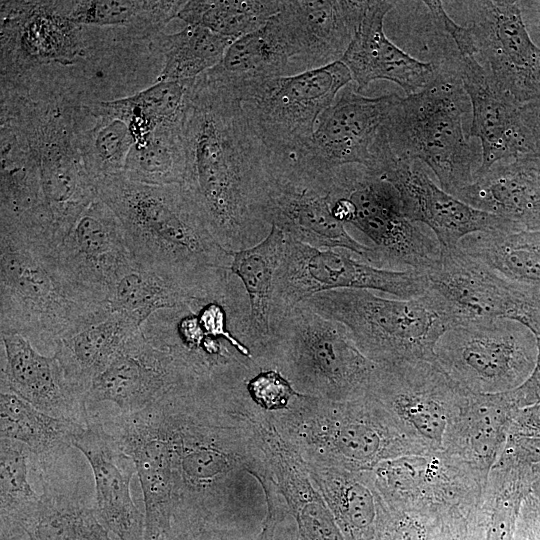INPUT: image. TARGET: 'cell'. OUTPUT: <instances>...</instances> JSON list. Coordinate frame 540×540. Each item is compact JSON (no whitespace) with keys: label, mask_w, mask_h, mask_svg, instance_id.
Returning <instances> with one entry per match:
<instances>
[{"label":"cell","mask_w":540,"mask_h":540,"mask_svg":"<svg viewBox=\"0 0 540 540\" xmlns=\"http://www.w3.org/2000/svg\"><path fill=\"white\" fill-rule=\"evenodd\" d=\"M377 365L343 324L300 303L271 325L262 369L277 370L300 394L347 401L367 395Z\"/></svg>","instance_id":"cell-6"},{"label":"cell","mask_w":540,"mask_h":540,"mask_svg":"<svg viewBox=\"0 0 540 540\" xmlns=\"http://www.w3.org/2000/svg\"><path fill=\"white\" fill-rule=\"evenodd\" d=\"M98 36V28L70 20L58 0H1L0 79L79 68Z\"/></svg>","instance_id":"cell-17"},{"label":"cell","mask_w":540,"mask_h":540,"mask_svg":"<svg viewBox=\"0 0 540 540\" xmlns=\"http://www.w3.org/2000/svg\"><path fill=\"white\" fill-rule=\"evenodd\" d=\"M96 188L121 221L141 267L196 294L229 271L230 252L214 239L183 186L146 185L119 174L98 180Z\"/></svg>","instance_id":"cell-3"},{"label":"cell","mask_w":540,"mask_h":540,"mask_svg":"<svg viewBox=\"0 0 540 540\" xmlns=\"http://www.w3.org/2000/svg\"><path fill=\"white\" fill-rule=\"evenodd\" d=\"M73 22L89 27L120 29L152 40L184 5L182 0H58Z\"/></svg>","instance_id":"cell-40"},{"label":"cell","mask_w":540,"mask_h":540,"mask_svg":"<svg viewBox=\"0 0 540 540\" xmlns=\"http://www.w3.org/2000/svg\"><path fill=\"white\" fill-rule=\"evenodd\" d=\"M255 540H301L294 518L281 494L268 498L266 516Z\"/></svg>","instance_id":"cell-52"},{"label":"cell","mask_w":540,"mask_h":540,"mask_svg":"<svg viewBox=\"0 0 540 540\" xmlns=\"http://www.w3.org/2000/svg\"><path fill=\"white\" fill-rule=\"evenodd\" d=\"M75 421L54 417L15 393L0 392V436L24 444L37 460L63 457L85 428Z\"/></svg>","instance_id":"cell-41"},{"label":"cell","mask_w":540,"mask_h":540,"mask_svg":"<svg viewBox=\"0 0 540 540\" xmlns=\"http://www.w3.org/2000/svg\"><path fill=\"white\" fill-rule=\"evenodd\" d=\"M58 257L76 287L107 305L112 283L134 261L121 221L99 196L59 245Z\"/></svg>","instance_id":"cell-26"},{"label":"cell","mask_w":540,"mask_h":540,"mask_svg":"<svg viewBox=\"0 0 540 540\" xmlns=\"http://www.w3.org/2000/svg\"><path fill=\"white\" fill-rule=\"evenodd\" d=\"M59 459L31 460L42 486L39 501L23 512L0 516V540H118L101 524L78 483L60 481Z\"/></svg>","instance_id":"cell-27"},{"label":"cell","mask_w":540,"mask_h":540,"mask_svg":"<svg viewBox=\"0 0 540 540\" xmlns=\"http://www.w3.org/2000/svg\"><path fill=\"white\" fill-rule=\"evenodd\" d=\"M245 384L252 401L268 412L286 409L300 394L281 373L274 369L256 371Z\"/></svg>","instance_id":"cell-51"},{"label":"cell","mask_w":540,"mask_h":540,"mask_svg":"<svg viewBox=\"0 0 540 540\" xmlns=\"http://www.w3.org/2000/svg\"><path fill=\"white\" fill-rule=\"evenodd\" d=\"M31 451L8 438L0 440V516L20 513L34 506L37 494L28 478Z\"/></svg>","instance_id":"cell-48"},{"label":"cell","mask_w":540,"mask_h":540,"mask_svg":"<svg viewBox=\"0 0 540 540\" xmlns=\"http://www.w3.org/2000/svg\"><path fill=\"white\" fill-rule=\"evenodd\" d=\"M368 1L286 0L272 20L291 58L293 74L340 61Z\"/></svg>","instance_id":"cell-25"},{"label":"cell","mask_w":540,"mask_h":540,"mask_svg":"<svg viewBox=\"0 0 540 540\" xmlns=\"http://www.w3.org/2000/svg\"><path fill=\"white\" fill-rule=\"evenodd\" d=\"M1 346V390L54 417L88 424L85 398L70 384L54 355L41 353L16 333H1Z\"/></svg>","instance_id":"cell-30"},{"label":"cell","mask_w":540,"mask_h":540,"mask_svg":"<svg viewBox=\"0 0 540 540\" xmlns=\"http://www.w3.org/2000/svg\"><path fill=\"white\" fill-rule=\"evenodd\" d=\"M438 515L428 511L390 507L374 540H429Z\"/></svg>","instance_id":"cell-50"},{"label":"cell","mask_w":540,"mask_h":540,"mask_svg":"<svg viewBox=\"0 0 540 540\" xmlns=\"http://www.w3.org/2000/svg\"><path fill=\"white\" fill-rule=\"evenodd\" d=\"M424 274L426 293L453 327L474 320L504 318L540 335V284L509 279L459 246L441 247L437 264Z\"/></svg>","instance_id":"cell-14"},{"label":"cell","mask_w":540,"mask_h":540,"mask_svg":"<svg viewBox=\"0 0 540 540\" xmlns=\"http://www.w3.org/2000/svg\"><path fill=\"white\" fill-rule=\"evenodd\" d=\"M427 285L424 273L380 268L355 259L345 249H320L286 237L275 276L270 327L284 313L321 292L363 289L413 299L425 294Z\"/></svg>","instance_id":"cell-15"},{"label":"cell","mask_w":540,"mask_h":540,"mask_svg":"<svg viewBox=\"0 0 540 540\" xmlns=\"http://www.w3.org/2000/svg\"><path fill=\"white\" fill-rule=\"evenodd\" d=\"M123 175L146 185L182 186L186 176L182 125L159 127L145 141L134 143Z\"/></svg>","instance_id":"cell-46"},{"label":"cell","mask_w":540,"mask_h":540,"mask_svg":"<svg viewBox=\"0 0 540 540\" xmlns=\"http://www.w3.org/2000/svg\"><path fill=\"white\" fill-rule=\"evenodd\" d=\"M135 465L144 501V540H179L174 530L171 450L161 401L131 414L91 418Z\"/></svg>","instance_id":"cell-21"},{"label":"cell","mask_w":540,"mask_h":540,"mask_svg":"<svg viewBox=\"0 0 540 540\" xmlns=\"http://www.w3.org/2000/svg\"><path fill=\"white\" fill-rule=\"evenodd\" d=\"M195 296L199 295L141 267L134 259L112 283L108 304L111 313L141 328L154 313L181 306Z\"/></svg>","instance_id":"cell-42"},{"label":"cell","mask_w":540,"mask_h":540,"mask_svg":"<svg viewBox=\"0 0 540 540\" xmlns=\"http://www.w3.org/2000/svg\"><path fill=\"white\" fill-rule=\"evenodd\" d=\"M513 540H540V499L532 492L521 504Z\"/></svg>","instance_id":"cell-53"},{"label":"cell","mask_w":540,"mask_h":540,"mask_svg":"<svg viewBox=\"0 0 540 540\" xmlns=\"http://www.w3.org/2000/svg\"><path fill=\"white\" fill-rule=\"evenodd\" d=\"M111 313L66 276L53 243L0 230V332L28 339L41 353Z\"/></svg>","instance_id":"cell-4"},{"label":"cell","mask_w":540,"mask_h":540,"mask_svg":"<svg viewBox=\"0 0 540 540\" xmlns=\"http://www.w3.org/2000/svg\"><path fill=\"white\" fill-rule=\"evenodd\" d=\"M337 183L341 197L336 215L371 241L377 267L425 273L437 264L441 254L438 240L407 217L389 182L362 166L350 165L338 170Z\"/></svg>","instance_id":"cell-12"},{"label":"cell","mask_w":540,"mask_h":540,"mask_svg":"<svg viewBox=\"0 0 540 540\" xmlns=\"http://www.w3.org/2000/svg\"><path fill=\"white\" fill-rule=\"evenodd\" d=\"M293 75L288 49L272 18L260 29L237 38L222 60L201 77L240 102L258 84Z\"/></svg>","instance_id":"cell-36"},{"label":"cell","mask_w":540,"mask_h":540,"mask_svg":"<svg viewBox=\"0 0 540 540\" xmlns=\"http://www.w3.org/2000/svg\"><path fill=\"white\" fill-rule=\"evenodd\" d=\"M0 162V230L55 244L44 209L38 161L18 104L5 91H0Z\"/></svg>","instance_id":"cell-23"},{"label":"cell","mask_w":540,"mask_h":540,"mask_svg":"<svg viewBox=\"0 0 540 540\" xmlns=\"http://www.w3.org/2000/svg\"><path fill=\"white\" fill-rule=\"evenodd\" d=\"M457 65V74L472 111L467 137L479 139L482 149L475 175L498 162L535 154L521 118L520 105L498 88L473 54L458 53Z\"/></svg>","instance_id":"cell-28"},{"label":"cell","mask_w":540,"mask_h":540,"mask_svg":"<svg viewBox=\"0 0 540 540\" xmlns=\"http://www.w3.org/2000/svg\"><path fill=\"white\" fill-rule=\"evenodd\" d=\"M263 448L277 486L301 540H347L312 481L307 466L272 421L259 426Z\"/></svg>","instance_id":"cell-33"},{"label":"cell","mask_w":540,"mask_h":540,"mask_svg":"<svg viewBox=\"0 0 540 540\" xmlns=\"http://www.w3.org/2000/svg\"><path fill=\"white\" fill-rule=\"evenodd\" d=\"M435 362L461 388L474 394L517 389L537 360L536 336L504 318L469 321L448 329L434 348Z\"/></svg>","instance_id":"cell-11"},{"label":"cell","mask_w":540,"mask_h":540,"mask_svg":"<svg viewBox=\"0 0 540 540\" xmlns=\"http://www.w3.org/2000/svg\"><path fill=\"white\" fill-rule=\"evenodd\" d=\"M351 82L349 69L337 61L260 83L241 103L270 155L290 160L306 148L320 115Z\"/></svg>","instance_id":"cell-13"},{"label":"cell","mask_w":540,"mask_h":540,"mask_svg":"<svg viewBox=\"0 0 540 540\" xmlns=\"http://www.w3.org/2000/svg\"><path fill=\"white\" fill-rule=\"evenodd\" d=\"M80 103L70 94L46 91L30 96L23 113L38 161L48 225L57 246L98 197L76 140L75 115Z\"/></svg>","instance_id":"cell-9"},{"label":"cell","mask_w":540,"mask_h":540,"mask_svg":"<svg viewBox=\"0 0 540 540\" xmlns=\"http://www.w3.org/2000/svg\"><path fill=\"white\" fill-rule=\"evenodd\" d=\"M532 493L540 499V462L533 468Z\"/></svg>","instance_id":"cell-56"},{"label":"cell","mask_w":540,"mask_h":540,"mask_svg":"<svg viewBox=\"0 0 540 540\" xmlns=\"http://www.w3.org/2000/svg\"><path fill=\"white\" fill-rule=\"evenodd\" d=\"M468 97L455 72L438 70L421 91L395 98L386 127L394 154L427 165L453 196L475 178L477 157L463 129Z\"/></svg>","instance_id":"cell-7"},{"label":"cell","mask_w":540,"mask_h":540,"mask_svg":"<svg viewBox=\"0 0 540 540\" xmlns=\"http://www.w3.org/2000/svg\"><path fill=\"white\" fill-rule=\"evenodd\" d=\"M194 79L155 82L128 96L86 102L94 113L124 121L134 143L145 141L157 128L182 125Z\"/></svg>","instance_id":"cell-39"},{"label":"cell","mask_w":540,"mask_h":540,"mask_svg":"<svg viewBox=\"0 0 540 540\" xmlns=\"http://www.w3.org/2000/svg\"><path fill=\"white\" fill-rule=\"evenodd\" d=\"M394 98L367 97L346 86L320 115L306 148L291 160L311 172L358 165L379 176L395 155L386 127Z\"/></svg>","instance_id":"cell-18"},{"label":"cell","mask_w":540,"mask_h":540,"mask_svg":"<svg viewBox=\"0 0 540 540\" xmlns=\"http://www.w3.org/2000/svg\"><path fill=\"white\" fill-rule=\"evenodd\" d=\"M468 255L524 283L540 284V232L493 231L471 234L458 245Z\"/></svg>","instance_id":"cell-44"},{"label":"cell","mask_w":540,"mask_h":540,"mask_svg":"<svg viewBox=\"0 0 540 540\" xmlns=\"http://www.w3.org/2000/svg\"><path fill=\"white\" fill-rule=\"evenodd\" d=\"M520 114L530 134L535 154L540 157V99L521 105Z\"/></svg>","instance_id":"cell-55"},{"label":"cell","mask_w":540,"mask_h":540,"mask_svg":"<svg viewBox=\"0 0 540 540\" xmlns=\"http://www.w3.org/2000/svg\"><path fill=\"white\" fill-rule=\"evenodd\" d=\"M471 23L460 26L441 1H423L440 22L458 53L473 54L498 88L518 105L540 99V48L532 41L516 1L464 2Z\"/></svg>","instance_id":"cell-10"},{"label":"cell","mask_w":540,"mask_h":540,"mask_svg":"<svg viewBox=\"0 0 540 540\" xmlns=\"http://www.w3.org/2000/svg\"><path fill=\"white\" fill-rule=\"evenodd\" d=\"M343 324L359 350L377 364L435 361L434 348L452 323L433 299H388L363 289L321 292L301 302Z\"/></svg>","instance_id":"cell-8"},{"label":"cell","mask_w":540,"mask_h":540,"mask_svg":"<svg viewBox=\"0 0 540 540\" xmlns=\"http://www.w3.org/2000/svg\"><path fill=\"white\" fill-rule=\"evenodd\" d=\"M337 170L311 172L291 160L270 156L261 218L286 237L320 249H345L376 266L372 247L354 239L333 215Z\"/></svg>","instance_id":"cell-16"},{"label":"cell","mask_w":540,"mask_h":540,"mask_svg":"<svg viewBox=\"0 0 540 540\" xmlns=\"http://www.w3.org/2000/svg\"><path fill=\"white\" fill-rule=\"evenodd\" d=\"M456 197L519 230L540 232V157L530 154L498 162L475 175Z\"/></svg>","instance_id":"cell-32"},{"label":"cell","mask_w":540,"mask_h":540,"mask_svg":"<svg viewBox=\"0 0 540 540\" xmlns=\"http://www.w3.org/2000/svg\"><path fill=\"white\" fill-rule=\"evenodd\" d=\"M248 401L245 382L213 378L161 400L179 540H217L240 514L267 511L276 480Z\"/></svg>","instance_id":"cell-1"},{"label":"cell","mask_w":540,"mask_h":540,"mask_svg":"<svg viewBox=\"0 0 540 540\" xmlns=\"http://www.w3.org/2000/svg\"><path fill=\"white\" fill-rule=\"evenodd\" d=\"M269 414L283 438L311 464L365 471L429 451L369 395L330 401L299 394L286 409Z\"/></svg>","instance_id":"cell-5"},{"label":"cell","mask_w":540,"mask_h":540,"mask_svg":"<svg viewBox=\"0 0 540 540\" xmlns=\"http://www.w3.org/2000/svg\"><path fill=\"white\" fill-rule=\"evenodd\" d=\"M305 464L347 540H374L390 507L378 488L373 470Z\"/></svg>","instance_id":"cell-35"},{"label":"cell","mask_w":540,"mask_h":540,"mask_svg":"<svg viewBox=\"0 0 540 540\" xmlns=\"http://www.w3.org/2000/svg\"><path fill=\"white\" fill-rule=\"evenodd\" d=\"M281 7L277 0H194L185 1L177 18L237 39L263 27Z\"/></svg>","instance_id":"cell-47"},{"label":"cell","mask_w":540,"mask_h":540,"mask_svg":"<svg viewBox=\"0 0 540 540\" xmlns=\"http://www.w3.org/2000/svg\"><path fill=\"white\" fill-rule=\"evenodd\" d=\"M182 185L225 250L255 246L269 233L260 206L270 153L250 127L242 103L226 90L193 81L182 122Z\"/></svg>","instance_id":"cell-2"},{"label":"cell","mask_w":540,"mask_h":540,"mask_svg":"<svg viewBox=\"0 0 540 540\" xmlns=\"http://www.w3.org/2000/svg\"><path fill=\"white\" fill-rule=\"evenodd\" d=\"M397 1H368L359 27L341 58L358 92L376 80L400 86L406 95L424 89L436 77L433 63L422 62L399 48L385 34L384 20Z\"/></svg>","instance_id":"cell-31"},{"label":"cell","mask_w":540,"mask_h":540,"mask_svg":"<svg viewBox=\"0 0 540 540\" xmlns=\"http://www.w3.org/2000/svg\"><path fill=\"white\" fill-rule=\"evenodd\" d=\"M519 409L513 390L500 394L469 392L448 428L443 451L487 479Z\"/></svg>","instance_id":"cell-34"},{"label":"cell","mask_w":540,"mask_h":540,"mask_svg":"<svg viewBox=\"0 0 540 540\" xmlns=\"http://www.w3.org/2000/svg\"><path fill=\"white\" fill-rule=\"evenodd\" d=\"M75 133L83 163L95 184L100 179L123 174L134 144L124 121L94 113L82 102L75 115Z\"/></svg>","instance_id":"cell-45"},{"label":"cell","mask_w":540,"mask_h":540,"mask_svg":"<svg viewBox=\"0 0 540 540\" xmlns=\"http://www.w3.org/2000/svg\"><path fill=\"white\" fill-rule=\"evenodd\" d=\"M429 540H485V516L481 501L441 512Z\"/></svg>","instance_id":"cell-49"},{"label":"cell","mask_w":540,"mask_h":540,"mask_svg":"<svg viewBox=\"0 0 540 540\" xmlns=\"http://www.w3.org/2000/svg\"><path fill=\"white\" fill-rule=\"evenodd\" d=\"M234 40L194 25H186L175 33H159L151 42L152 50L163 56L155 82L191 80L201 76L222 60Z\"/></svg>","instance_id":"cell-43"},{"label":"cell","mask_w":540,"mask_h":540,"mask_svg":"<svg viewBox=\"0 0 540 540\" xmlns=\"http://www.w3.org/2000/svg\"><path fill=\"white\" fill-rule=\"evenodd\" d=\"M468 394L435 361L423 360L378 364L367 393L430 451H443L448 428Z\"/></svg>","instance_id":"cell-19"},{"label":"cell","mask_w":540,"mask_h":540,"mask_svg":"<svg viewBox=\"0 0 540 540\" xmlns=\"http://www.w3.org/2000/svg\"><path fill=\"white\" fill-rule=\"evenodd\" d=\"M373 472L391 508L436 514L479 503L487 482L467 463L444 451L429 450L390 459Z\"/></svg>","instance_id":"cell-22"},{"label":"cell","mask_w":540,"mask_h":540,"mask_svg":"<svg viewBox=\"0 0 540 540\" xmlns=\"http://www.w3.org/2000/svg\"><path fill=\"white\" fill-rule=\"evenodd\" d=\"M89 463L95 486L94 508L101 524L118 540H144V514L132 500V458L102 426L89 421L73 441Z\"/></svg>","instance_id":"cell-29"},{"label":"cell","mask_w":540,"mask_h":540,"mask_svg":"<svg viewBox=\"0 0 540 540\" xmlns=\"http://www.w3.org/2000/svg\"><path fill=\"white\" fill-rule=\"evenodd\" d=\"M537 360L535 368L528 380L517 389L514 394L521 408L540 403V335L536 336Z\"/></svg>","instance_id":"cell-54"},{"label":"cell","mask_w":540,"mask_h":540,"mask_svg":"<svg viewBox=\"0 0 540 540\" xmlns=\"http://www.w3.org/2000/svg\"><path fill=\"white\" fill-rule=\"evenodd\" d=\"M380 177L397 190L407 217L428 226L443 248H455L474 233L519 230L512 222L478 210L438 187L418 161L394 155Z\"/></svg>","instance_id":"cell-24"},{"label":"cell","mask_w":540,"mask_h":540,"mask_svg":"<svg viewBox=\"0 0 540 540\" xmlns=\"http://www.w3.org/2000/svg\"><path fill=\"white\" fill-rule=\"evenodd\" d=\"M286 237L271 226L268 235L255 246L231 251L230 271L241 282L249 304L248 342L261 369L271 339V308L277 269L283 256Z\"/></svg>","instance_id":"cell-37"},{"label":"cell","mask_w":540,"mask_h":540,"mask_svg":"<svg viewBox=\"0 0 540 540\" xmlns=\"http://www.w3.org/2000/svg\"><path fill=\"white\" fill-rule=\"evenodd\" d=\"M200 379L183 356L155 346L139 330L93 381L85 398L88 418L141 411Z\"/></svg>","instance_id":"cell-20"},{"label":"cell","mask_w":540,"mask_h":540,"mask_svg":"<svg viewBox=\"0 0 540 540\" xmlns=\"http://www.w3.org/2000/svg\"><path fill=\"white\" fill-rule=\"evenodd\" d=\"M141 330L128 319L110 313L103 320L62 339L53 355L70 384L84 398L93 381L109 366L122 345Z\"/></svg>","instance_id":"cell-38"}]
</instances>
